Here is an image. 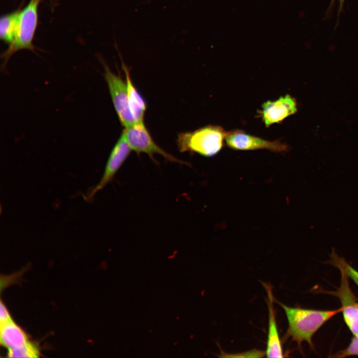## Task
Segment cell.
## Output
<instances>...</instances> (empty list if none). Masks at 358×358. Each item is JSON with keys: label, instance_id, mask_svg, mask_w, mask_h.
Instances as JSON below:
<instances>
[{"label": "cell", "instance_id": "ac0fdd59", "mask_svg": "<svg viewBox=\"0 0 358 358\" xmlns=\"http://www.w3.org/2000/svg\"><path fill=\"white\" fill-rule=\"evenodd\" d=\"M11 317L7 308L2 301L0 305V324L12 320Z\"/></svg>", "mask_w": 358, "mask_h": 358}, {"label": "cell", "instance_id": "7a4b0ae2", "mask_svg": "<svg viewBox=\"0 0 358 358\" xmlns=\"http://www.w3.org/2000/svg\"><path fill=\"white\" fill-rule=\"evenodd\" d=\"M227 132L222 127L214 125L182 132L178 136V148L181 152L196 153L211 157L222 149Z\"/></svg>", "mask_w": 358, "mask_h": 358}, {"label": "cell", "instance_id": "5b68a950", "mask_svg": "<svg viewBox=\"0 0 358 358\" xmlns=\"http://www.w3.org/2000/svg\"><path fill=\"white\" fill-rule=\"evenodd\" d=\"M122 132L131 150L138 154H146L155 162L154 156L155 154H159L168 161L188 165L187 163L179 159L159 146L154 141L144 122L135 123L124 128Z\"/></svg>", "mask_w": 358, "mask_h": 358}, {"label": "cell", "instance_id": "9c48e42d", "mask_svg": "<svg viewBox=\"0 0 358 358\" xmlns=\"http://www.w3.org/2000/svg\"><path fill=\"white\" fill-rule=\"evenodd\" d=\"M296 100L289 94L281 96L273 101L264 103L260 111V116L267 127L274 123H279L297 111Z\"/></svg>", "mask_w": 358, "mask_h": 358}, {"label": "cell", "instance_id": "4fadbf2b", "mask_svg": "<svg viewBox=\"0 0 358 358\" xmlns=\"http://www.w3.org/2000/svg\"><path fill=\"white\" fill-rule=\"evenodd\" d=\"M19 10L1 16L0 19L1 40L10 44L14 40L17 26Z\"/></svg>", "mask_w": 358, "mask_h": 358}, {"label": "cell", "instance_id": "5bb4252c", "mask_svg": "<svg viewBox=\"0 0 358 358\" xmlns=\"http://www.w3.org/2000/svg\"><path fill=\"white\" fill-rule=\"evenodd\" d=\"M39 355L37 347L30 342L19 348L8 349L7 352L9 358H37Z\"/></svg>", "mask_w": 358, "mask_h": 358}, {"label": "cell", "instance_id": "277c9868", "mask_svg": "<svg viewBox=\"0 0 358 358\" xmlns=\"http://www.w3.org/2000/svg\"><path fill=\"white\" fill-rule=\"evenodd\" d=\"M40 0H30L28 4L19 10L17 26L14 40L9 44L1 58L5 65L15 52L23 49L33 50V40L38 22V9Z\"/></svg>", "mask_w": 358, "mask_h": 358}, {"label": "cell", "instance_id": "6da1fadb", "mask_svg": "<svg viewBox=\"0 0 358 358\" xmlns=\"http://www.w3.org/2000/svg\"><path fill=\"white\" fill-rule=\"evenodd\" d=\"M275 300L283 309L287 318L288 328L285 337H290L299 348L303 342H306L313 348V335L326 322L342 311L341 307L332 310L291 307Z\"/></svg>", "mask_w": 358, "mask_h": 358}, {"label": "cell", "instance_id": "2e32d148", "mask_svg": "<svg viewBox=\"0 0 358 358\" xmlns=\"http://www.w3.org/2000/svg\"><path fill=\"white\" fill-rule=\"evenodd\" d=\"M221 356H219L220 357H251V358H261L264 357L266 354V351H262L258 350H253L248 352L235 354H225L221 351Z\"/></svg>", "mask_w": 358, "mask_h": 358}, {"label": "cell", "instance_id": "30bf717a", "mask_svg": "<svg viewBox=\"0 0 358 358\" xmlns=\"http://www.w3.org/2000/svg\"><path fill=\"white\" fill-rule=\"evenodd\" d=\"M268 295L267 304L268 311V339L266 354L268 358L283 357V349L280 340L276 320V314L273 307L274 300L272 287L267 283L263 282Z\"/></svg>", "mask_w": 358, "mask_h": 358}, {"label": "cell", "instance_id": "e0dca14e", "mask_svg": "<svg viewBox=\"0 0 358 358\" xmlns=\"http://www.w3.org/2000/svg\"><path fill=\"white\" fill-rule=\"evenodd\" d=\"M345 266L346 271L349 277L358 286V271L354 268L345 260Z\"/></svg>", "mask_w": 358, "mask_h": 358}, {"label": "cell", "instance_id": "52a82bcc", "mask_svg": "<svg viewBox=\"0 0 358 358\" xmlns=\"http://www.w3.org/2000/svg\"><path fill=\"white\" fill-rule=\"evenodd\" d=\"M131 149L122 132L111 150L104 172L99 182L89 191L86 199L90 200L104 188L114 178L115 175L129 156Z\"/></svg>", "mask_w": 358, "mask_h": 358}, {"label": "cell", "instance_id": "ba28073f", "mask_svg": "<svg viewBox=\"0 0 358 358\" xmlns=\"http://www.w3.org/2000/svg\"><path fill=\"white\" fill-rule=\"evenodd\" d=\"M224 140L229 147L238 150L267 149L276 152H282L287 151L288 148L287 145L279 140H266L246 134L241 130L227 132Z\"/></svg>", "mask_w": 358, "mask_h": 358}, {"label": "cell", "instance_id": "3957f363", "mask_svg": "<svg viewBox=\"0 0 358 358\" xmlns=\"http://www.w3.org/2000/svg\"><path fill=\"white\" fill-rule=\"evenodd\" d=\"M345 261V260L339 256L335 250L333 249L328 262L340 270V285L335 291L325 290L317 291L318 293L330 294L338 298L341 304L342 312L347 326L354 335H358V301L350 286L349 277L346 270Z\"/></svg>", "mask_w": 358, "mask_h": 358}, {"label": "cell", "instance_id": "8992f818", "mask_svg": "<svg viewBox=\"0 0 358 358\" xmlns=\"http://www.w3.org/2000/svg\"><path fill=\"white\" fill-rule=\"evenodd\" d=\"M102 63L104 77L117 115L121 124L124 128L128 127L134 124L135 121L129 108L126 80L113 73L106 63Z\"/></svg>", "mask_w": 358, "mask_h": 358}, {"label": "cell", "instance_id": "d6986e66", "mask_svg": "<svg viewBox=\"0 0 358 358\" xmlns=\"http://www.w3.org/2000/svg\"><path fill=\"white\" fill-rule=\"evenodd\" d=\"M335 0H332V1L330 4L331 5L333 4V3L335 1ZM338 1H339V4L338 13H339V15L341 13L342 11L343 10V6H344V4L345 0H338Z\"/></svg>", "mask_w": 358, "mask_h": 358}, {"label": "cell", "instance_id": "7c38bea8", "mask_svg": "<svg viewBox=\"0 0 358 358\" xmlns=\"http://www.w3.org/2000/svg\"><path fill=\"white\" fill-rule=\"evenodd\" d=\"M0 340L7 349L19 348L29 342L26 334L12 320L0 324Z\"/></svg>", "mask_w": 358, "mask_h": 358}, {"label": "cell", "instance_id": "9a60e30c", "mask_svg": "<svg viewBox=\"0 0 358 358\" xmlns=\"http://www.w3.org/2000/svg\"><path fill=\"white\" fill-rule=\"evenodd\" d=\"M358 356V335H354L349 345L345 349L339 351L330 356L331 358H345Z\"/></svg>", "mask_w": 358, "mask_h": 358}, {"label": "cell", "instance_id": "8fae6325", "mask_svg": "<svg viewBox=\"0 0 358 358\" xmlns=\"http://www.w3.org/2000/svg\"><path fill=\"white\" fill-rule=\"evenodd\" d=\"M122 67L125 75L127 84L128 102L130 110L135 123H143L146 103L140 92L134 86L131 80L128 68L122 62Z\"/></svg>", "mask_w": 358, "mask_h": 358}]
</instances>
